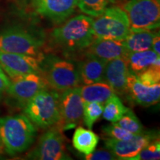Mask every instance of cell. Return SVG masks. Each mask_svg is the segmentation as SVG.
Masks as SVG:
<instances>
[{
  "instance_id": "obj_10",
  "label": "cell",
  "mask_w": 160,
  "mask_h": 160,
  "mask_svg": "<svg viewBox=\"0 0 160 160\" xmlns=\"http://www.w3.org/2000/svg\"><path fill=\"white\" fill-rule=\"evenodd\" d=\"M60 121L59 126L63 130L72 129L80 122L83 117V102L80 88L66 89L59 93Z\"/></svg>"
},
{
  "instance_id": "obj_32",
  "label": "cell",
  "mask_w": 160,
  "mask_h": 160,
  "mask_svg": "<svg viewBox=\"0 0 160 160\" xmlns=\"http://www.w3.org/2000/svg\"><path fill=\"white\" fill-rule=\"evenodd\" d=\"M5 148H4L3 144L2 142L1 139H0V158H2L5 154Z\"/></svg>"
},
{
  "instance_id": "obj_26",
  "label": "cell",
  "mask_w": 160,
  "mask_h": 160,
  "mask_svg": "<svg viewBox=\"0 0 160 160\" xmlns=\"http://www.w3.org/2000/svg\"><path fill=\"white\" fill-rule=\"evenodd\" d=\"M102 131V134L105 137V139L116 140L128 139L134 135L131 132L126 131L125 129L118 125L117 122L103 126Z\"/></svg>"
},
{
  "instance_id": "obj_29",
  "label": "cell",
  "mask_w": 160,
  "mask_h": 160,
  "mask_svg": "<svg viewBox=\"0 0 160 160\" xmlns=\"http://www.w3.org/2000/svg\"><path fill=\"white\" fill-rule=\"evenodd\" d=\"M87 160H114L117 159L116 156L110 150H98L93 151L89 154L85 155Z\"/></svg>"
},
{
  "instance_id": "obj_16",
  "label": "cell",
  "mask_w": 160,
  "mask_h": 160,
  "mask_svg": "<svg viewBox=\"0 0 160 160\" xmlns=\"http://www.w3.org/2000/svg\"><path fill=\"white\" fill-rule=\"evenodd\" d=\"M131 73L125 58L121 57L108 62L105 69V82L117 95L126 93L128 77Z\"/></svg>"
},
{
  "instance_id": "obj_24",
  "label": "cell",
  "mask_w": 160,
  "mask_h": 160,
  "mask_svg": "<svg viewBox=\"0 0 160 160\" xmlns=\"http://www.w3.org/2000/svg\"><path fill=\"white\" fill-rule=\"evenodd\" d=\"M84 123L88 129H92L93 125L102 115L103 104L92 102L83 104Z\"/></svg>"
},
{
  "instance_id": "obj_1",
  "label": "cell",
  "mask_w": 160,
  "mask_h": 160,
  "mask_svg": "<svg viewBox=\"0 0 160 160\" xmlns=\"http://www.w3.org/2000/svg\"><path fill=\"white\" fill-rule=\"evenodd\" d=\"M36 126L25 114L0 117V139L8 155L27 151L37 137Z\"/></svg>"
},
{
  "instance_id": "obj_13",
  "label": "cell",
  "mask_w": 160,
  "mask_h": 160,
  "mask_svg": "<svg viewBox=\"0 0 160 160\" xmlns=\"http://www.w3.org/2000/svg\"><path fill=\"white\" fill-rule=\"evenodd\" d=\"M38 14L57 25L65 22L78 8V0H32Z\"/></svg>"
},
{
  "instance_id": "obj_31",
  "label": "cell",
  "mask_w": 160,
  "mask_h": 160,
  "mask_svg": "<svg viewBox=\"0 0 160 160\" xmlns=\"http://www.w3.org/2000/svg\"><path fill=\"white\" fill-rule=\"evenodd\" d=\"M151 50L157 53V55H160V37H159V32H158L157 35L153 37V42H152L151 45Z\"/></svg>"
},
{
  "instance_id": "obj_22",
  "label": "cell",
  "mask_w": 160,
  "mask_h": 160,
  "mask_svg": "<svg viewBox=\"0 0 160 160\" xmlns=\"http://www.w3.org/2000/svg\"><path fill=\"white\" fill-rule=\"evenodd\" d=\"M103 107L102 117L107 121L111 123L117 122L124 113L128 111V108L125 107L119 97V95L113 93L105 102Z\"/></svg>"
},
{
  "instance_id": "obj_6",
  "label": "cell",
  "mask_w": 160,
  "mask_h": 160,
  "mask_svg": "<svg viewBox=\"0 0 160 160\" xmlns=\"http://www.w3.org/2000/svg\"><path fill=\"white\" fill-rule=\"evenodd\" d=\"M93 20L95 38L123 41L131 31L127 13L117 6H110Z\"/></svg>"
},
{
  "instance_id": "obj_25",
  "label": "cell",
  "mask_w": 160,
  "mask_h": 160,
  "mask_svg": "<svg viewBox=\"0 0 160 160\" xmlns=\"http://www.w3.org/2000/svg\"><path fill=\"white\" fill-rule=\"evenodd\" d=\"M117 123L126 131L133 134H138L144 131V128L141 122L131 109L128 108Z\"/></svg>"
},
{
  "instance_id": "obj_17",
  "label": "cell",
  "mask_w": 160,
  "mask_h": 160,
  "mask_svg": "<svg viewBox=\"0 0 160 160\" xmlns=\"http://www.w3.org/2000/svg\"><path fill=\"white\" fill-rule=\"evenodd\" d=\"M108 62L88 57L77 65L80 82L84 85H90L99 82H105V69Z\"/></svg>"
},
{
  "instance_id": "obj_21",
  "label": "cell",
  "mask_w": 160,
  "mask_h": 160,
  "mask_svg": "<svg viewBox=\"0 0 160 160\" xmlns=\"http://www.w3.org/2000/svg\"><path fill=\"white\" fill-rule=\"evenodd\" d=\"M99 137L91 129L79 127L76 129L73 136V145L80 153L87 155L93 152L97 148Z\"/></svg>"
},
{
  "instance_id": "obj_5",
  "label": "cell",
  "mask_w": 160,
  "mask_h": 160,
  "mask_svg": "<svg viewBox=\"0 0 160 160\" xmlns=\"http://www.w3.org/2000/svg\"><path fill=\"white\" fill-rule=\"evenodd\" d=\"M43 39L21 27H10L0 30V51L32 56L41 59Z\"/></svg>"
},
{
  "instance_id": "obj_9",
  "label": "cell",
  "mask_w": 160,
  "mask_h": 160,
  "mask_svg": "<svg viewBox=\"0 0 160 160\" xmlns=\"http://www.w3.org/2000/svg\"><path fill=\"white\" fill-rule=\"evenodd\" d=\"M31 159H71L66 151L65 139L59 128H50L39 138L37 145L28 154Z\"/></svg>"
},
{
  "instance_id": "obj_2",
  "label": "cell",
  "mask_w": 160,
  "mask_h": 160,
  "mask_svg": "<svg viewBox=\"0 0 160 160\" xmlns=\"http://www.w3.org/2000/svg\"><path fill=\"white\" fill-rule=\"evenodd\" d=\"M91 17L79 15L74 17L51 33L52 42L65 51H83L95 39Z\"/></svg>"
},
{
  "instance_id": "obj_27",
  "label": "cell",
  "mask_w": 160,
  "mask_h": 160,
  "mask_svg": "<svg viewBox=\"0 0 160 160\" xmlns=\"http://www.w3.org/2000/svg\"><path fill=\"white\" fill-rule=\"evenodd\" d=\"M160 142L159 138L152 141L131 160H155L159 159Z\"/></svg>"
},
{
  "instance_id": "obj_33",
  "label": "cell",
  "mask_w": 160,
  "mask_h": 160,
  "mask_svg": "<svg viewBox=\"0 0 160 160\" xmlns=\"http://www.w3.org/2000/svg\"><path fill=\"white\" fill-rule=\"evenodd\" d=\"M0 73H2V74H5V73L3 71V70L2 69L1 67H0Z\"/></svg>"
},
{
  "instance_id": "obj_8",
  "label": "cell",
  "mask_w": 160,
  "mask_h": 160,
  "mask_svg": "<svg viewBox=\"0 0 160 160\" xmlns=\"http://www.w3.org/2000/svg\"><path fill=\"white\" fill-rule=\"evenodd\" d=\"M6 94L15 105L24 108L41 90L48 88L47 82L40 73H28L9 78Z\"/></svg>"
},
{
  "instance_id": "obj_7",
  "label": "cell",
  "mask_w": 160,
  "mask_h": 160,
  "mask_svg": "<svg viewBox=\"0 0 160 160\" xmlns=\"http://www.w3.org/2000/svg\"><path fill=\"white\" fill-rule=\"evenodd\" d=\"M123 10L128 17L131 30L154 31L160 25V0H128Z\"/></svg>"
},
{
  "instance_id": "obj_28",
  "label": "cell",
  "mask_w": 160,
  "mask_h": 160,
  "mask_svg": "<svg viewBox=\"0 0 160 160\" xmlns=\"http://www.w3.org/2000/svg\"><path fill=\"white\" fill-rule=\"evenodd\" d=\"M136 75V74H135ZM140 81L146 85H154L160 81V62L156 63L151 67L137 75Z\"/></svg>"
},
{
  "instance_id": "obj_4",
  "label": "cell",
  "mask_w": 160,
  "mask_h": 160,
  "mask_svg": "<svg viewBox=\"0 0 160 160\" xmlns=\"http://www.w3.org/2000/svg\"><path fill=\"white\" fill-rule=\"evenodd\" d=\"M42 75L48 85L57 91L78 87L80 82L77 65L56 56H44L41 60Z\"/></svg>"
},
{
  "instance_id": "obj_12",
  "label": "cell",
  "mask_w": 160,
  "mask_h": 160,
  "mask_svg": "<svg viewBox=\"0 0 160 160\" xmlns=\"http://www.w3.org/2000/svg\"><path fill=\"white\" fill-rule=\"evenodd\" d=\"M41 59L32 56L0 51V67L8 78L28 73L42 74Z\"/></svg>"
},
{
  "instance_id": "obj_23",
  "label": "cell",
  "mask_w": 160,
  "mask_h": 160,
  "mask_svg": "<svg viewBox=\"0 0 160 160\" xmlns=\"http://www.w3.org/2000/svg\"><path fill=\"white\" fill-rule=\"evenodd\" d=\"M122 0H78V8L91 17H97L106 8Z\"/></svg>"
},
{
  "instance_id": "obj_19",
  "label": "cell",
  "mask_w": 160,
  "mask_h": 160,
  "mask_svg": "<svg viewBox=\"0 0 160 160\" xmlns=\"http://www.w3.org/2000/svg\"><path fill=\"white\" fill-rule=\"evenodd\" d=\"M158 32L153 31L131 30L122 42L128 52H139L151 49L153 37Z\"/></svg>"
},
{
  "instance_id": "obj_14",
  "label": "cell",
  "mask_w": 160,
  "mask_h": 160,
  "mask_svg": "<svg viewBox=\"0 0 160 160\" xmlns=\"http://www.w3.org/2000/svg\"><path fill=\"white\" fill-rule=\"evenodd\" d=\"M125 93L137 105L143 107L154 105L160 99V84L146 85L131 72L128 77Z\"/></svg>"
},
{
  "instance_id": "obj_20",
  "label": "cell",
  "mask_w": 160,
  "mask_h": 160,
  "mask_svg": "<svg viewBox=\"0 0 160 160\" xmlns=\"http://www.w3.org/2000/svg\"><path fill=\"white\" fill-rule=\"evenodd\" d=\"M83 104L97 102L104 104L114 93L113 90L105 82H99L90 85H84L80 88Z\"/></svg>"
},
{
  "instance_id": "obj_30",
  "label": "cell",
  "mask_w": 160,
  "mask_h": 160,
  "mask_svg": "<svg viewBox=\"0 0 160 160\" xmlns=\"http://www.w3.org/2000/svg\"><path fill=\"white\" fill-rule=\"evenodd\" d=\"M10 83V79L6 74L0 73V102L5 96L8 87Z\"/></svg>"
},
{
  "instance_id": "obj_3",
  "label": "cell",
  "mask_w": 160,
  "mask_h": 160,
  "mask_svg": "<svg viewBox=\"0 0 160 160\" xmlns=\"http://www.w3.org/2000/svg\"><path fill=\"white\" fill-rule=\"evenodd\" d=\"M59 99L56 90H41L23 108L24 113L40 128L52 127L60 121Z\"/></svg>"
},
{
  "instance_id": "obj_18",
  "label": "cell",
  "mask_w": 160,
  "mask_h": 160,
  "mask_svg": "<svg viewBox=\"0 0 160 160\" xmlns=\"http://www.w3.org/2000/svg\"><path fill=\"white\" fill-rule=\"evenodd\" d=\"M131 73L137 75L151 67L156 63L160 62V57L153 50L139 52H128L125 57Z\"/></svg>"
},
{
  "instance_id": "obj_15",
  "label": "cell",
  "mask_w": 160,
  "mask_h": 160,
  "mask_svg": "<svg viewBox=\"0 0 160 160\" xmlns=\"http://www.w3.org/2000/svg\"><path fill=\"white\" fill-rule=\"evenodd\" d=\"M85 51L87 57H94L105 62L117 58H125L128 53L122 41L99 38H95Z\"/></svg>"
},
{
  "instance_id": "obj_11",
  "label": "cell",
  "mask_w": 160,
  "mask_h": 160,
  "mask_svg": "<svg viewBox=\"0 0 160 160\" xmlns=\"http://www.w3.org/2000/svg\"><path fill=\"white\" fill-rule=\"evenodd\" d=\"M159 138V134L153 132H145L134 134L125 140L105 139V145L116 156L117 159L131 160L152 141Z\"/></svg>"
}]
</instances>
